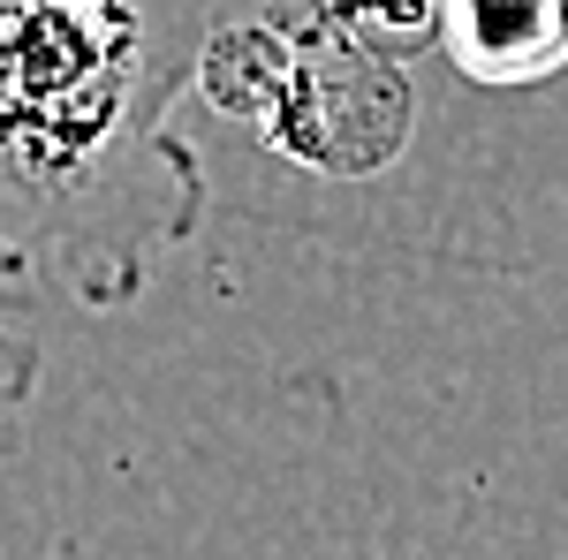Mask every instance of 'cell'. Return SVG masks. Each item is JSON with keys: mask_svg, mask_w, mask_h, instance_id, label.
<instances>
[{"mask_svg": "<svg viewBox=\"0 0 568 560\" xmlns=\"http://www.w3.org/2000/svg\"><path fill=\"white\" fill-rule=\"evenodd\" d=\"M281 0H0V273L130 310L205 220L190 84Z\"/></svg>", "mask_w": 568, "mask_h": 560, "instance_id": "1", "label": "cell"}, {"mask_svg": "<svg viewBox=\"0 0 568 560\" xmlns=\"http://www.w3.org/2000/svg\"><path fill=\"white\" fill-rule=\"evenodd\" d=\"M439 45L470 84H538L568 61V0H439Z\"/></svg>", "mask_w": 568, "mask_h": 560, "instance_id": "2", "label": "cell"}, {"mask_svg": "<svg viewBox=\"0 0 568 560\" xmlns=\"http://www.w3.org/2000/svg\"><path fill=\"white\" fill-rule=\"evenodd\" d=\"M39 296L23 288V281H8L0 273V455H16L23 447V425H31V401H39Z\"/></svg>", "mask_w": 568, "mask_h": 560, "instance_id": "3", "label": "cell"}]
</instances>
